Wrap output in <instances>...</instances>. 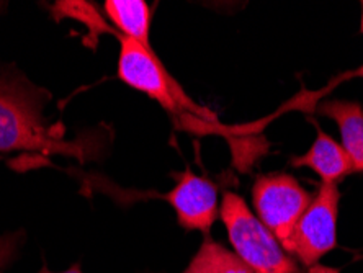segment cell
<instances>
[{"mask_svg": "<svg viewBox=\"0 0 363 273\" xmlns=\"http://www.w3.org/2000/svg\"><path fill=\"white\" fill-rule=\"evenodd\" d=\"M51 94L30 82L15 67L0 69V152L45 151L77 154L46 126L43 110Z\"/></svg>", "mask_w": 363, "mask_h": 273, "instance_id": "obj_1", "label": "cell"}, {"mask_svg": "<svg viewBox=\"0 0 363 273\" xmlns=\"http://www.w3.org/2000/svg\"><path fill=\"white\" fill-rule=\"evenodd\" d=\"M362 9H363V4H362ZM362 31H363V12H362Z\"/></svg>", "mask_w": 363, "mask_h": 273, "instance_id": "obj_14", "label": "cell"}, {"mask_svg": "<svg viewBox=\"0 0 363 273\" xmlns=\"http://www.w3.org/2000/svg\"><path fill=\"white\" fill-rule=\"evenodd\" d=\"M104 10L121 36L151 48L149 41L151 9L144 0H106Z\"/></svg>", "mask_w": 363, "mask_h": 273, "instance_id": "obj_9", "label": "cell"}, {"mask_svg": "<svg viewBox=\"0 0 363 273\" xmlns=\"http://www.w3.org/2000/svg\"><path fill=\"white\" fill-rule=\"evenodd\" d=\"M293 167H308L321 177L323 184H337L352 172H357L342 144L334 141L318 128V138L306 154L291 159Z\"/></svg>", "mask_w": 363, "mask_h": 273, "instance_id": "obj_7", "label": "cell"}, {"mask_svg": "<svg viewBox=\"0 0 363 273\" xmlns=\"http://www.w3.org/2000/svg\"><path fill=\"white\" fill-rule=\"evenodd\" d=\"M40 273H82V270H81V265L76 264V265H72L71 269H67L66 272H51V270H48L46 267H43Z\"/></svg>", "mask_w": 363, "mask_h": 273, "instance_id": "obj_12", "label": "cell"}, {"mask_svg": "<svg viewBox=\"0 0 363 273\" xmlns=\"http://www.w3.org/2000/svg\"><path fill=\"white\" fill-rule=\"evenodd\" d=\"M15 252V238L13 235H4L0 238V267L7 265L10 257Z\"/></svg>", "mask_w": 363, "mask_h": 273, "instance_id": "obj_11", "label": "cell"}, {"mask_svg": "<svg viewBox=\"0 0 363 273\" xmlns=\"http://www.w3.org/2000/svg\"><path fill=\"white\" fill-rule=\"evenodd\" d=\"M318 113L337 123L342 147L349 154L357 172L363 170V108L357 101L330 100L318 106Z\"/></svg>", "mask_w": 363, "mask_h": 273, "instance_id": "obj_8", "label": "cell"}, {"mask_svg": "<svg viewBox=\"0 0 363 273\" xmlns=\"http://www.w3.org/2000/svg\"><path fill=\"white\" fill-rule=\"evenodd\" d=\"M165 198L174 208L179 224L186 231L208 234L220 216L216 185L190 169L179 175L177 185Z\"/></svg>", "mask_w": 363, "mask_h": 273, "instance_id": "obj_6", "label": "cell"}, {"mask_svg": "<svg viewBox=\"0 0 363 273\" xmlns=\"http://www.w3.org/2000/svg\"><path fill=\"white\" fill-rule=\"evenodd\" d=\"M340 191L337 184H323L311 205L296 224L291 238L290 255L298 257L304 267H313L337 245V216Z\"/></svg>", "mask_w": 363, "mask_h": 273, "instance_id": "obj_5", "label": "cell"}, {"mask_svg": "<svg viewBox=\"0 0 363 273\" xmlns=\"http://www.w3.org/2000/svg\"><path fill=\"white\" fill-rule=\"evenodd\" d=\"M115 36L120 40L118 79L121 82L156 100L170 115L179 116L184 123L196 121L199 126L206 128L218 125L216 116L210 110L195 104L185 94L182 85L159 61L154 50L121 36L118 31H115Z\"/></svg>", "mask_w": 363, "mask_h": 273, "instance_id": "obj_2", "label": "cell"}, {"mask_svg": "<svg viewBox=\"0 0 363 273\" xmlns=\"http://www.w3.org/2000/svg\"><path fill=\"white\" fill-rule=\"evenodd\" d=\"M313 196L288 174L260 175L254 182L252 203L257 218L274 233L288 255L296 224L311 205Z\"/></svg>", "mask_w": 363, "mask_h": 273, "instance_id": "obj_4", "label": "cell"}, {"mask_svg": "<svg viewBox=\"0 0 363 273\" xmlns=\"http://www.w3.org/2000/svg\"><path fill=\"white\" fill-rule=\"evenodd\" d=\"M182 273H252V270L236 254L208 238Z\"/></svg>", "mask_w": 363, "mask_h": 273, "instance_id": "obj_10", "label": "cell"}, {"mask_svg": "<svg viewBox=\"0 0 363 273\" xmlns=\"http://www.w3.org/2000/svg\"><path fill=\"white\" fill-rule=\"evenodd\" d=\"M355 76H359V77H363V66L359 69V71L355 72Z\"/></svg>", "mask_w": 363, "mask_h": 273, "instance_id": "obj_13", "label": "cell"}, {"mask_svg": "<svg viewBox=\"0 0 363 273\" xmlns=\"http://www.w3.org/2000/svg\"><path fill=\"white\" fill-rule=\"evenodd\" d=\"M220 218L234 254L252 273H303L274 233L250 211L242 196L226 191L221 200Z\"/></svg>", "mask_w": 363, "mask_h": 273, "instance_id": "obj_3", "label": "cell"}]
</instances>
